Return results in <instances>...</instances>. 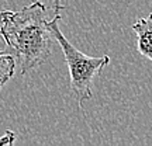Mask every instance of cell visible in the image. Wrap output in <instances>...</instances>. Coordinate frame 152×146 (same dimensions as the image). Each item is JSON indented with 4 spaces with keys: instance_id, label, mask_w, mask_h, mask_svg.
<instances>
[{
    "instance_id": "6da1fadb",
    "label": "cell",
    "mask_w": 152,
    "mask_h": 146,
    "mask_svg": "<svg viewBox=\"0 0 152 146\" xmlns=\"http://www.w3.org/2000/svg\"><path fill=\"white\" fill-rule=\"evenodd\" d=\"M45 11V4L38 0L18 11H0V35L20 66L21 75L41 66L51 55Z\"/></svg>"
},
{
    "instance_id": "7a4b0ae2",
    "label": "cell",
    "mask_w": 152,
    "mask_h": 146,
    "mask_svg": "<svg viewBox=\"0 0 152 146\" xmlns=\"http://www.w3.org/2000/svg\"><path fill=\"white\" fill-rule=\"evenodd\" d=\"M61 16L55 14L52 20H47V28H48L51 37L55 38V41L61 45L64 51L65 62L69 69L71 76V90L76 101L79 105L83 104V101H87L92 98V84L93 80L100 76L103 69L110 63V58L107 55L103 56H87L82 54L79 49H76L65 35L62 34L59 28Z\"/></svg>"
},
{
    "instance_id": "3957f363",
    "label": "cell",
    "mask_w": 152,
    "mask_h": 146,
    "mask_svg": "<svg viewBox=\"0 0 152 146\" xmlns=\"http://www.w3.org/2000/svg\"><path fill=\"white\" fill-rule=\"evenodd\" d=\"M152 16L149 14L145 18H138L132 24V31L137 35V51L144 58L152 59Z\"/></svg>"
},
{
    "instance_id": "277c9868",
    "label": "cell",
    "mask_w": 152,
    "mask_h": 146,
    "mask_svg": "<svg viewBox=\"0 0 152 146\" xmlns=\"http://www.w3.org/2000/svg\"><path fill=\"white\" fill-rule=\"evenodd\" d=\"M16 72V59L10 52H6L0 49V90L6 83L14 76Z\"/></svg>"
},
{
    "instance_id": "5b68a950",
    "label": "cell",
    "mask_w": 152,
    "mask_h": 146,
    "mask_svg": "<svg viewBox=\"0 0 152 146\" xmlns=\"http://www.w3.org/2000/svg\"><path fill=\"white\" fill-rule=\"evenodd\" d=\"M16 142V134L13 131H6L0 138V146H11Z\"/></svg>"
},
{
    "instance_id": "8992f818",
    "label": "cell",
    "mask_w": 152,
    "mask_h": 146,
    "mask_svg": "<svg viewBox=\"0 0 152 146\" xmlns=\"http://www.w3.org/2000/svg\"><path fill=\"white\" fill-rule=\"evenodd\" d=\"M52 9H54L55 14H59L61 11L65 9L64 4H62V0H52Z\"/></svg>"
}]
</instances>
